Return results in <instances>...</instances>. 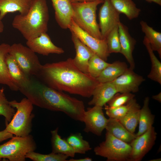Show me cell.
Listing matches in <instances>:
<instances>
[{"mask_svg": "<svg viewBox=\"0 0 161 161\" xmlns=\"http://www.w3.org/2000/svg\"><path fill=\"white\" fill-rule=\"evenodd\" d=\"M37 76L40 81L52 88L87 98L92 96L100 83L90 75L80 70L71 58L42 65Z\"/></svg>", "mask_w": 161, "mask_h": 161, "instance_id": "6da1fadb", "label": "cell"}, {"mask_svg": "<svg viewBox=\"0 0 161 161\" xmlns=\"http://www.w3.org/2000/svg\"><path fill=\"white\" fill-rule=\"evenodd\" d=\"M19 91L33 105L52 111L63 112L73 120L83 122L86 110L82 100L52 88L32 77L28 86Z\"/></svg>", "mask_w": 161, "mask_h": 161, "instance_id": "7a4b0ae2", "label": "cell"}, {"mask_svg": "<svg viewBox=\"0 0 161 161\" xmlns=\"http://www.w3.org/2000/svg\"><path fill=\"white\" fill-rule=\"evenodd\" d=\"M49 18L46 0H31L27 13L23 15L20 14L16 15L12 25L28 41L47 32Z\"/></svg>", "mask_w": 161, "mask_h": 161, "instance_id": "3957f363", "label": "cell"}, {"mask_svg": "<svg viewBox=\"0 0 161 161\" xmlns=\"http://www.w3.org/2000/svg\"><path fill=\"white\" fill-rule=\"evenodd\" d=\"M104 0L72 3L73 10L72 19L81 29L93 37L102 39L96 12L98 5Z\"/></svg>", "mask_w": 161, "mask_h": 161, "instance_id": "277c9868", "label": "cell"}, {"mask_svg": "<svg viewBox=\"0 0 161 161\" xmlns=\"http://www.w3.org/2000/svg\"><path fill=\"white\" fill-rule=\"evenodd\" d=\"M10 105L16 108V111L11 121L6 125V130L16 136L25 137L30 135L32 130L33 104L27 97L20 102L16 100L9 101Z\"/></svg>", "mask_w": 161, "mask_h": 161, "instance_id": "5b68a950", "label": "cell"}, {"mask_svg": "<svg viewBox=\"0 0 161 161\" xmlns=\"http://www.w3.org/2000/svg\"><path fill=\"white\" fill-rule=\"evenodd\" d=\"M37 145L32 136H13L10 140L0 145V161H24L28 153L34 151Z\"/></svg>", "mask_w": 161, "mask_h": 161, "instance_id": "8992f818", "label": "cell"}, {"mask_svg": "<svg viewBox=\"0 0 161 161\" xmlns=\"http://www.w3.org/2000/svg\"><path fill=\"white\" fill-rule=\"evenodd\" d=\"M131 151L130 144L120 140L106 131L105 140L95 147V155L109 161H129Z\"/></svg>", "mask_w": 161, "mask_h": 161, "instance_id": "52a82bcc", "label": "cell"}, {"mask_svg": "<svg viewBox=\"0 0 161 161\" xmlns=\"http://www.w3.org/2000/svg\"><path fill=\"white\" fill-rule=\"evenodd\" d=\"M9 54L28 77L37 76L42 65L35 53L29 48L21 43H15L10 45Z\"/></svg>", "mask_w": 161, "mask_h": 161, "instance_id": "ba28073f", "label": "cell"}, {"mask_svg": "<svg viewBox=\"0 0 161 161\" xmlns=\"http://www.w3.org/2000/svg\"><path fill=\"white\" fill-rule=\"evenodd\" d=\"M68 29L95 54L107 61L110 54L108 51L106 39H99L92 36L80 28L72 18Z\"/></svg>", "mask_w": 161, "mask_h": 161, "instance_id": "9c48e42d", "label": "cell"}, {"mask_svg": "<svg viewBox=\"0 0 161 161\" xmlns=\"http://www.w3.org/2000/svg\"><path fill=\"white\" fill-rule=\"evenodd\" d=\"M157 133L153 126L130 143L131 151L129 161H140L151 149L155 143Z\"/></svg>", "mask_w": 161, "mask_h": 161, "instance_id": "30bf717a", "label": "cell"}, {"mask_svg": "<svg viewBox=\"0 0 161 161\" xmlns=\"http://www.w3.org/2000/svg\"><path fill=\"white\" fill-rule=\"evenodd\" d=\"M99 13V25L102 39H106L110 32L120 21V13L110 0H104Z\"/></svg>", "mask_w": 161, "mask_h": 161, "instance_id": "8fae6325", "label": "cell"}, {"mask_svg": "<svg viewBox=\"0 0 161 161\" xmlns=\"http://www.w3.org/2000/svg\"><path fill=\"white\" fill-rule=\"evenodd\" d=\"M108 120L104 115L102 107L95 105L89 108L85 112L84 131L100 136L106 128Z\"/></svg>", "mask_w": 161, "mask_h": 161, "instance_id": "7c38bea8", "label": "cell"}, {"mask_svg": "<svg viewBox=\"0 0 161 161\" xmlns=\"http://www.w3.org/2000/svg\"><path fill=\"white\" fill-rule=\"evenodd\" d=\"M145 80L143 76L128 68L121 75L112 82L118 92L132 93L138 92L140 86Z\"/></svg>", "mask_w": 161, "mask_h": 161, "instance_id": "4fadbf2b", "label": "cell"}, {"mask_svg": "<svg viewBox=\"0 0 161 161\" xmlns=\"http://www.w3.org/2000/svg\"><path fill=\"white\" fill-rule=\"evenodd\" d=\"M26 45L34 52L43 55L47 56L50 54H61L64 51L63 49L55 45L47 32L27 41Z\"/></svg>", "mask_w": 161, "mask_h": 161, "instance_id": "5bb4252c", "label": "cell"}, {"mask_svg": "<svg viewBox=\"0 0 161 161\" xmlns=\"http://www.w3.org/2000/svg\"><path fill=\"white\" fill-rule=\"evenodd\" d=\"M118 27L120 53L125 57L129 64V68L134 70L135 64L132 53L136 41L130 34L128 27L120 21L118 24Z\"/></svg>", "mask_w": 161, "mask_h": 161, "instance_id": "9a60e30c", "label": "cell"}, {"mask_svg": "<svg viewBox=\"0 0 161 161\" xmlns=\"http://www.w3.org/2000/svg\"><path fill=\"white\" fill-rule=\"evenodd\" d=\"M71 32V38L76 52L75 56L72 58L73 63L81 71L89 75L88 70L89 62L94 53L83 43L73 32Z\"/></svg>", "mask_w": 161, "mask_h": 161, "instance_id": "2e32d148", "label": "cell"}, {"mask_svg": "<svg viewBox=\"0 0 161 161\" xmlns=\"http://www.w3.org/2000/svg\"><path fill=\"white\" fill-rule=\"evenodd\" d=\"M55 10V18L62 29H68L73 14L70 0H51Z\"/></svg>", "mask_w": 161, "mask_h": 161, "instance_id": "e0dca14e", "label": "cell"}, {"mask_svg": "<svg viewBox=\"0 0 161 161\" xmlns=\"http://www.w3.org/2000/svg\"><path fill=\"white\" fill-rule=\"evenodd\" d=\"M118 92L112 82L99 83L95 89L92 98L88 104L103 107Z\"/></svg>", "mask_w": 161, "mask_h": 161, "instance_id": "ac0fdd59", "label": "cell"}, {"mask_svg": "<svg viewBox=\"0 0 161 161\" xmlns=\"http://www.w3.org/2000/svg\"><path fill=\"white\" fill-rule=\"evenodd\" d=\"M10 46L4 43L0 44V84L7 85L13 91H17L18 87L10 75L6 62Z\"/></svg>", "mask_w": 161, "mask_h": 161, "instance_id": "d6986e66", "label": "cell"}, {"mask_svg": "<svg viewBox=\"0 0 161 161\" xmlns=\"http://www.w3.org/2000/svg\"><path fill=\"white\" fill-rule=\"evenodd\" d=\"M31 0H0V20L8 13L18 12L24 15L28 12Z\"/></svg>", "mask_w": 161, "mask_h": 161, "instance_id": "ffe728a7", "label": "cell"}, {"mask_svg": "<svg viewBox=\"0 0 161 161\" xmlns=\"http://www.w3.org/2000/svg\"><path fill=\"white\" fill-rule=\"evenodd\" d=\"M105 129L116 138L129 144L137 137L136 134L129 131L119 120L115 119H108Z\"/></svg>", "mask_w": 161, "mask_h": 161, "instance_id": "44dd1931", "label": "cell"}, {"mask_svg": "<svg viewBox=\"0 0 161 161\" xmlns=\"http://www.w3.org/2000/svg\"><path fill=\"white\" fill-rule=\"evenodd\" d=\"M6 62L9 74L20 89L28 85L30 78L22 71L17 62L9 53L6 58Z\"/></svg>", "mask_w": 161, "mask_h": 161, "instance_id": "7402d4cb", "label": "cell"}, {"mask_svg": "<svg viewBox=\"0 0 161 161\" xmlns=\"http://www.w3.org/2000/svg\"><path fill=\"white\" fill-rule=\"evenodd\" d=\"M128 68L125 62L114 61L110 63L96 79L100 83L112 82L121 75Z\"/></svg>", "mask_w": 161, "mask_h": 161, "instance_id": "603a6c76", "label": "cell"}, {"mask_svg": "<svg viewBox=\"0 0 161 161\" xmlns=\"http://www.w3.org/2000/svg\"><path fill=\"white\" fill-rule=\"evenodd\" d=\"M149 98L146 97L143 101L142 107L140 109L139 116V129L136 134L138 136L143 134L152 126L155 116L153 114L149 108Z\"/></svg>", "mask_w": 161, "mask_h": 161, "instance_id": "cb8c5ba5", "label": "cell"}, {"mask_svg": "<svg viewBox=\"0 0 161 161\" xmlns=\"http://www.w3.org/2000/svg\"><path fill=\"white\" fill-rule=\"evenodd\" d=\"M140 107L136 100H131L130 106L125 115L119 120L121 123L130 132L134 133L138 123Z\"/></svg>", "mask_w": 161, "mask_h": 161, "instance_id": "d4e9b609", "label": "cell"}, {"mask_svg": "<svg viewBox=\"0 0 161 161\" xmlns=\"http://www.w3.org/2000/svg\"><path fill=\"white\" fill-rule=\"evenodd\" d=\"M58 127L51 131L52 152L61 154L68 157H74L75 153L72 148L66 140L62 138L58 134Z\"/></svg>", "mask_w": 161, "mask_h": 161, "instance_id": "484cf974", "label": "cell"}, {"mask_svg": "<svg viewBox=\"0 0 161 161\" xmlns=\"http://www.w3.org/2000/svg\"><path fill=\"white\" fill-rule=\"evenodd\" d=\"M112 4L120 14H124L131 20L139 16L141 10L138 8L132 0H110Z\"/></svg>", "mask_w": 161, "mask_h": 161, "instance_id": "4316f807", "label": "cell"}, {"mask_svg": "<svg viewBox=\"0 0 161 161\" xmlns=\"http://www.w3.org/2000/svg\"><path fill=\"white\" fill-rule=\"evenodd\" d=\"M143 43L148 53L151 62V68L147 77L161 84V63L155 55L147 39L144 36Z\"/></svg>", "mask_w": 161, "mask_h": 161, "instance_id": "83f0119b", "label": "cell"}, {"mask_svg": "<svg viewBox=\"0 0 161 161\" xmlns=\"http://www.w3.org/2000/svg\"><path fill=\"white\" fill-rule=\"evenodd\" d=\"M142 32L148 41L153 51H157L161 58V33L157 32L149 26L147 23L141 21L140 22Z\"/></svg>", "mask_w": 161, "mask_h": 161, "instance_id": "f1b7e54d", "label": "cell"}, {"mask_svg": "<svg viewBox=\"0 0 161 161\" xmlns=\"http://www.w3.org/2000/svg\"><path fill=\"white\" fill-rule=\"evenodd\" d=\"M65 139L75 154H85L92 149L89 142L83 139L80 133L71 134Z\"/></svg>", "mask_w": 161, "mask_h": 161, "instance_id": "f546056e", "label": "cell"}, {"mask_svg": "<svg viewBox=\"0 0 161 161\" xmlns=\"http://www.w3.org/2000/svg\"><path fill=\"white\" fill-rule=\"evenodd\" d=\"M109 64L94 53L89 62V73L91 76L96 79Z\"/></svg>", "mask_w": 161, "mask_h": 161, "instance_id": "4dcf8cb0", "label": "cell"}, {"mask_svg": "<svg viewBox=\"0 0 161 161\" xmlns=\"http://www.w3.org/2000/svg\"><path fill=\"white\" fill-rule=\"evenodd\" d=\"M26 158L33 161H66L68 157L61 154L52 152L48 154H43L31 151L27 153Z\"/></svg>", "mask_w": 161, "mask_h": 161, "instance_id": "1f68e13d", "label": "cell"}, {"mask_svg": "<svg viewBox=\"0 0 161 161\" xmlns=\"http://www.w3.org/2000/svg\"><path fill=\"white\" fill-rule=\"evenodd\" d=\"M4 90L3 88L0 89V115L5 117L6 125L11 121L15 111L10 104L5 95Z\"/></svg>", "mask_w": 161, "mask_h": 161, "instance_id": "d6a6232c", "label": "cell"}, {"mask_svg": "<svg viewBox=\"0 0 161 161\" xmlns=\"http://www.w3.org/2000/svg\"><path fill=\"white\" fill-rule=\"evenodd\" d=\"M108 51L112 53H120L121 47L119 38L118 25L110 32L106 39Z\"/></svg>", "mask_w": 161, "mask_h": 161, "instance_id": "836d02e7", "label": "cell"}, {"mask_svg": "<svg viewBox=\"0 0 161 161\" xmlns=\"http://www.w3.org/2000/svg\"><path fill=\"white\" fill-rule=\"evenodd\" d=\"M132 99L126 104L118 107H110L105 105V109L106 115L110 118L118 120L121 119L128 111L131 105Z\"/></svg>", "mask_w": 161, "mask_h": 161, "instance_id": "e575fe53", "label": "cell"}, {"mask_svg": "<svg viewBox=\"0 0 161 161\" xmlns=\"http://www.w3.org/2000/svg\"><path fill=\"white\" fill-rule=\"evenodd\" d=\"M135 95L131 93H117L107 103L108 106L115 107L126 104L134 98Z\"/></svg>", "mask_w": 161, "mask_h": 161, "instance_id": "d590c367", "label": "cell"}, {"mask_svg": "<svg viewBox=\"0 0 161 161\" xmlns=\"http://www.w3.org/2000/svg\"><path fill=\"white\" fill-rule=\"evenodd\" d=\"M13 134L8 132L5 129L0 131V143L9 138H11Z\"/></svg>", "mask_w": 161, "mask_h": 161, "instance_id": "8d00e7d4", "label": "cell"}, {"mask_svg": "<svg viewBox=\"0 0 161 161\" xmlns=\"http://www.w3.org/2000/svg\"><path fill=\"white\" fill-rule=\"evenodd\" d=\"M92 160V159L91 158L89 157L78 159L72 158L68 160L69 161H91Z\"/></svg>", "mask_w": 161, "mask_h": 161, "instance_id": "74e56055", "label": "cell"}, {"mask_svg": "<svg viewBox=\"0 0 161 161\" xmlns=\"http://www.w3.org/2000/svg\"><path fill=\"white\" fill-rule=\"evenodd\" d=\"M152 98L154 100L157 101L159 103L161 102V92H160L158 94L152 96Z\"/></svg>", "mask_w": 161, "mask_h": 161, "instance_id": "f35d334b", "label": "cell"}, {"mask_svg": "<svg viewBox=\"0 0 161 161\" xmlns=\"http://www.w3.org/2000/svg\"><path fill=\"white\" fill-rule=\"evenodd\" d=\"M149 2H154L158 5H161V0H145Z\"/></svg>", "mask_w": 161, "mask_h": 161, "instance_id": "ab89813d", "label": "cell"}, {"mask_svg": "<svg viewBox=\"0 0 161 161\" xmlns=\"http://www.w3.org/2000/svg\"><path fill=\"white\" fill-rule=\"evenodd\" d=\"M72 3L76 2H83L84 1H90L95 0H70Z\"/></svg>", "mask_w": 161, "mask_h": 161, "instance_id": "60d3db41", "label": "cell"}, {"mask_svg": "<svg viewBox=\"0 0 161 161\" xmlns=\"http://www.w3.org/2000/svg\"><path fill=\"white\" fill-rule=\"evenodd\" d=\"M4 29V25L1 21L0 20V33L2 32Z\"/></svg>", "mask_w": 161, "mask_h": 161, "instance_id": "b9f144b4", "label": "cell"}, {"mask_svg": "<svg viewBox=\"0 0 161 161\" xmlns=\"http://www.w3.org/2000/svg\"><path fill=\"white\" fill-rule=\"evenodd\" d=\"M161 158H157V159H154L151 160H149L150 161H160L161 160Z\"/></svg>", "mask_w": 161, "mask_h": 161, "instance_id": "7bdbcfd3", "label": "cell"}]
</instances>
